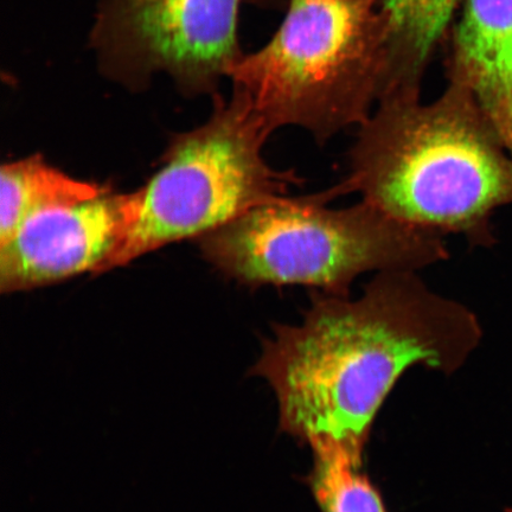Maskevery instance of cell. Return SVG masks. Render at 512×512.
<instances>
[{"mask_svg":"<svg viewBox=\"0 0 512 512\" xmlns=\"http://www.w3.org/2000/svg\"><path fill=\"white\" fill-rule=\"evenodd\" d=\"M349 169L326 189L331 201L358 194L402 223L472 247L495 245L491 219L512 204V153L458 83L431 104H377L358 126Z\"/></svg>","mask_w":512,"mask_h":512,"instance_id":"obj_2","label":"cell"},{"mask_svg":"<svg viewBox=\"0 0 512 512\" xmlns=\"http://www.w3.org/2000/svg\"><path fill=\"white\" fill-rule=\"evenodd\" d=\"M277 34L230 69L239 94L272 131L298 127L324 145L379 104L390 24L379 0H288Z\"/></svg>","mask_w":512,"mask_h":512,"instance_id":"obj_4","label":"cell"},{"mask_svg":"<svg viewBox=\"0 0 512 512\" xmlns=\"http://www.w3.org/2000/svg\"><path fill=\"white\" fill-rule=\"evenodd\" d=\"M248 376L270 384L279 431L363 459L374 421L414 366L456 373L478 347V318L418 272L375 274L360 297L312 291L299 324H273Z\"/></svg>","mask_w":512,"mask_h":512,"instance_id":"obj_1","label":"cell"},{"mask_svg":"<svg viewBox=\"0 0 512 512\" xmlns=\"http://www.w3.org/2000/svg\"><path fill=\"white\" fill-rule=\"evenodd\" d=\"M512 153V0H465L447 60Z\"/></svg>","mask_w":512,"mask_h":512,"instance_id":"obj_8","label":"cell"},{"mask_svg":"<svg viewBox=\"0 0 512 512\" xmlns=\"http://www.w3.org/2000/svg\"><path fill=\"white\" fill-rule=\"evenodd\" d=\"M139 211L138 191L47 208L0 245V290L28 291L86 271L104 273Z\"/></svg>","mask_w":512,"mask_h":512,"instance_id":"obj_7","label":"cell"},{"mask_svg":"<svg viewBox=\"0 0 512 512\" xmlns=\"http://www.w3.org/2000/svg\"><path fill=\"white\" fill-rule=\"evenodd\" d=\"M324 191L279 197L204 234V256L247 286H303L350 296L361 275L419 272L450 256L445 236L361 201L329 208Z\"/></svg>","mask_w":512,"mask_h":512,"instance_id":"obj_3","label":"cell"},{"mask_svg":"<svg viewBox=\"0 0 512 512\" xmlns=\"http://www.w3.org/2000/svg\"><path fill=\"white\" fill-rule=\"evenodd\" d=\"M505 512H512V507L505 509Z\"/></svg>","mask_w":512,"mask_h":512,"instance_id":"obj_12","label":"cell"},{"mask_svg":"<svg viewBox=\"0 0 512 512\" xmlns=\"http://www.w3.org/2000/svg\"><path fill=\"white\" fill-rule=\"evenodd\" d=\"M241 0H101L92 46L115 79L156 72L190 93L209 92L243 56Z\"/></svg>","mask_w":512,"mask_h":512,"instance_id":"obj_6","label":"cell"},{"mask_svg":"<svg viewBox=\"0 0 512 512\" xmlns=\"http://www.w3.org/2000/svg\"><path fill=\"white\" fill-rule=\"evenodd\" d=\"M272 131L239 94L209 120L179 136L158 174L138 190L139 211L106 272L168 243L202 235L303 184L262 156Z\"/></svg>","mask_w":512,"mask_h":512,"instance_id":"obj_5","label":"cell"},{"mask_svg":"<svg viewBox=\"0 0 512 512\" xmlns=\"http://www.w3.org/2000/svg\"><path fill=\"white\" fill-rule=\"evenodd\" d=\"M390 24L389 59L380 101L420 99L428 61L459 0H379Z\"/></svg>","mask_w":512,"mask_h":512,"instance_id":"obj_9","label":"cell"},{"mask_svg":"<svg viewBox=\"0 0 512 512\" xmlns=\"http://www.w3.org/2000/svg\"><path fill=\"white\" fill-rule=\"evenodd\" d=\"M0 181V245L37 211L86 202L111 192L99 184L69 177L38 156L4 165Z\"/></svg>","mask_w":512,"mask_h":512,"instance_id":"obj_10","label":"cell"},{"mask_svg":"<svg viewBox=\"0 0 512 512\" xmlns=\"http://www.w3.org/2000/svg\"><path fill=\"white\" fill-rule=\"evenodd\" d=\"M313 464L305 482L322 512H388L363 459L331 443L311 446Z\"/></svg>","mask_w":512,"mask_h":512,"instance_id":"obj_11","label":"cell"}]
</instances>
